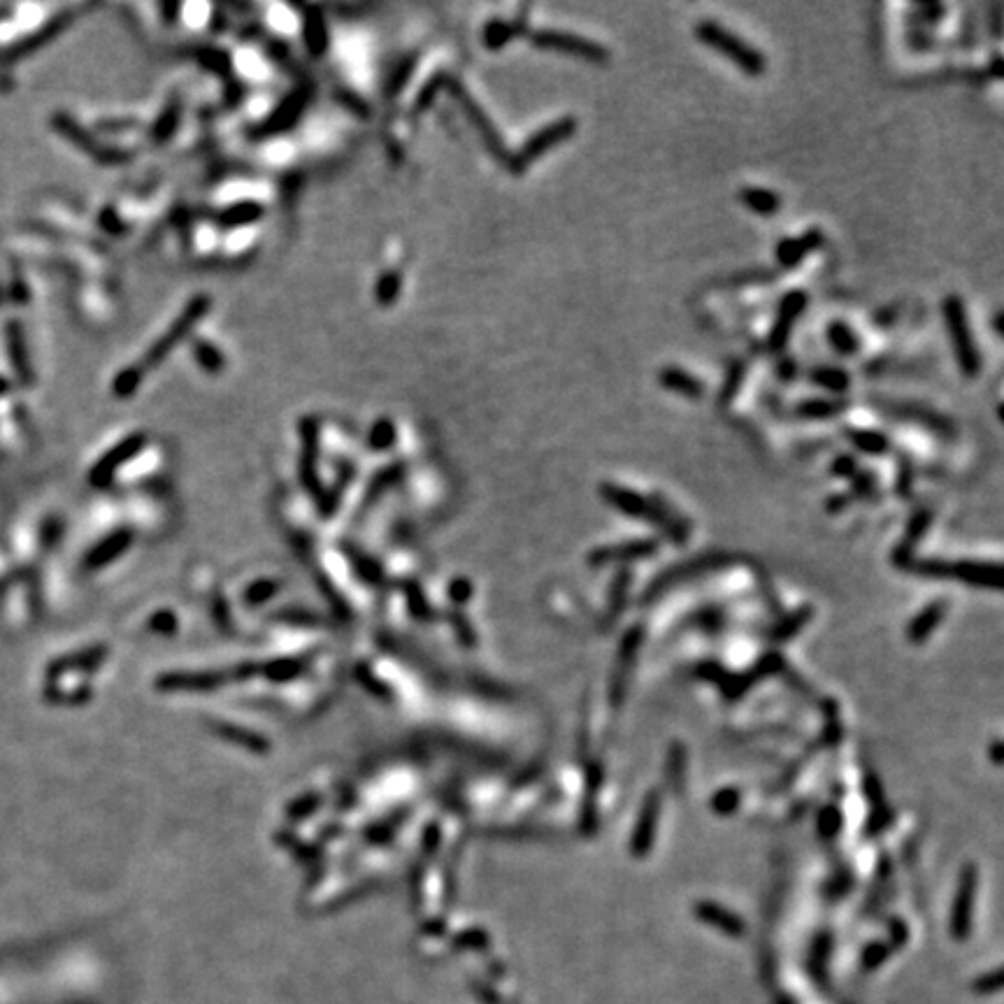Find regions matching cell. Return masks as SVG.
<instances>
[{"instance_id":"obj_1","label":"cell","mask_w":1004,"mask_h":1004,"mask_svg":"<svg viewBox=\"0 0 1004 1004\" xmlns=\"http://www.w3.org/2000/svg\"><path fill=\"white\" fill-rule=\"evenodd\" d=\"M695 38L705 47L721 53L723 59L730 61L732 65H738L748 77H760L767 70V59H765L763 52H758L753 44L739 38L738 33H732L730 28L721 26L719 22L702 19V22L695 24Z\"/></svg>"},{"instance_id":"obj_2","label":"cell","mask_w":1004,"mask_h":1004,"mask_svg":"<svg viewBox=\"0 0 1004 1004\" xmlns=\"http://www.w3.org/2000/svg\"><path fill=\"white\" fill-rule=\"evenodd\" d=\"M941 316H944V326L951 337L953 353H956V363L962 377L974 380L981 372V353L974 343L970 316H967V307L961 295H946L941 300Z\"/></svg>"},{"instance_id":"obj_3","label":"cell","mask_w":1004,"mask_h":1004,"mask_svg":"<svg viewBox=\"0 0 1004 1004\" xmlns=\"http://www.w3.org/2000/svg\"><path fill=\"white\" fill-rule=\"evenodd\" d=\"M577 129H579V121L574 117H570V114L546 123V126H542L540 130H535V133L526 140V145L521 147L512 159H509V166H512V170L516 172V175L518 172H526L530 166H533L535 160L546 156L551 150L563 145V142H567L572 135L577 133Z\"/></svg>"},{"instance_id":"obj_4","label":"cell","mask_w":1004,"mask_h":1004,"mask_svg":"<svg viewBox=\"0 0 1004 1004\" xmlns=\"http://www.w3.org/2000/svg\"><path fill=\"white\" fill-rule=\"evenodd\" d=\"M530 40H533L535 47L546 49V52L570 53V56H574V59H582L586 61V63H594V65H604L609 63V59H612V53H609V49L604 47V44L595 43V40L591 38H584V35H577V33H570V31L542 28V31H535L533 35H530Z\"/></svg>"},{"instance_id":"obj_5","label":"cell","mask_w":1004,"mask_h":1004,"mask_svg":"<svg viewBox=\"0 0 1004 1004\" xmlns=\"http://www.w3.org/2000/svg\"><path fill=\"white\" fill-rule=\"evenodd\" d=\"M806 303H809V295H806V291L802 289L788 291V294L781 298L779 307H777L775 321H772V326H769V335H767L769 352H775V353L784 352L788 340H791L793 326H796V321L800 319L802 312H805Z\"/></svg>"},{"instance_id":"obj_6","label":"cell","mask_w":1004,"mask_h":1004,"mask_svg":"<svg viewBox=\"0 0 1004 1004\" xmlns=\"http://www.w3.org/2000/svg\"><path fill=\"white\" fill-rule=\"evenodd\" d=\"M823 242H825V236H823L821 228H809L797 237H784L775 246V261L784 270H796L809 254L821 249Z\"/></svg>"},{"instance_id":"obj_7","label":"cell","mask_w":1004,"mask_h":1004,"mask_svg":"<svg viewBox=\"0 0 1004 1004\" xmlns=\"http://www.w3.org/2000/svg\"><path fill=\"white\" fill-rule=\"evenodd\" d=\"M600 496L604 497V502L607 505H612L614 509H619V512L628 514V516H640V518H652V509H653V502L652 497H644L640 496V493L631 491V488H623L619 487V484H609V481H604L603 487H600Z\"/></svg>"},{"instance_id":"obj_8","label":"cell","mask_w":1004,"mask_h":1004,"mask_svg":"<svg viewBox=\"0 0 1004 1004\" xmlns=\"http://www.w3.org/2000/svg\"><path fill=\"white\" fill-rule=\"evenodd\" d=\"M658 384L665 391L674 393L686 401H702L705 398V384H702L693 372L679 368V365H665L658 372Z\"/></svg>"},{"instance_id":"obj_9","label":"cell","mask_w":1004,"mask_h":1004,"mask_svg":"<svg viewBox=\"0 0 1004 1004\" xmlns=\"http://www.w3.org/2000/svg\"><path fill=\"white\" fill-rule=\"evenodd\" d=\"M972 907H974V872L967 870L962 874L961 891H958L956 907L951 916V932L956 940H967L972 932Z\"/></svg>"},{"instance_id":"obj_10","label":"cell","mask_w":1004,"mask_h":1004,"mask_svg":"<svg viewBox=\"0 0 1004 1004\" xmlns=\"http://www.w3.org/2000/svg\"><path fill=\"white\" fill-rule=\"evenodd\" d=\"M695 916L728 937H744V932H747V925L738 913H732L730 909H723L721 904L716 903H698L695 904Z\"/></svg>"},{"instance_id":"obj_11","label":"cell","mask_w":1004,"mask_h":1004,"mask_svg":"<svg viewBox=\"0 0 1004 1004\" xmlns=\"http://www.w3.org/2000/svg\"><path fill=\"white\" fill-rule=\"evenodd\" d=\"M738 200L758 217H775L781 209V196L772 188L763 187H742L738 193Z\"/></svg>"},{"instance_id":"obj_12","label":"cell","mask_w":1004,"mask_h":1004,"mask_svg":"<svg viewBox=\"0 0 1004 1004\" xmlns=\"http://www.w3.org/2000/svg\"><path fill=\"white\" fill-rule=\"evenodd\" d=\"M846 439L854 444L855 449L863 451L867 456H883L891 451V439L882 430H874V428H854L846 426L845 430Z\"/></svg>"},{"instance_id":"obj_13","label":"cell","mask_w":1004,"mask_h":1004,"mask_svg":"<svg viewBox=\"0 0 1004 1004\" xmlns=\"http://www.w3.org/2000/svg\"><path fill=\"white\" fill-rule=\"evenodd\" d=\"M658 549V545L653 540H635L628 542V545L619 546H604L591 554V563L595 565H603L607 561H623V558H644V555L653 554Z\"/></svg>"},{"instance_id":"obj_14","label":"cell","mask_w":1004,"mask_h":1004,"mask_svg":"<svg viewBox=\"0 0 1004 1004\" xmlns=\"http://www.w3.org/2000/svg\"><path fill=\"white\" fill-rule=\"evenodd\" d=\"M809 381L818 389L833 393V396H842L851 386L849 372L839 365H816V368L809 370Z\"/></svg>"},{"instance_id":"obj_15","label":"cell","mask_w":1004,"mask_h":1004,"mask_svg":"<svg viewBox=\"0 0 1004 1004\" xmlns=\"http://www.w3.org/2000/svg\"><path fill=\"white\" fill-rule=\"evenodd\" d=\"M846 410V401L842 398H806V401L797 402L796 414L802 419H809V421H823V419H833L837 414Z\"/></svg>"},{"instance_id":"obj_16","label":"cell","mask_w":1004,"mask_h":1004,"mask_svg":"<svg viewBox=\"0 0 1004 1004\" xmlns=\"http://www.w3.org/2000/svg\"><path fill=\"white\" fill-rule=\"evenodd\" d=\"M825 337H828V344L833 347V352H837L839 356H855L860 352L858 333L846 321H830L828 328H825Z\"/></svg>"},{"instance_id":"obj_17","label":"cell","mask_w":1004,"mask_h":1004,"mask_svg":"<svg viewBox=\"0 0 1004 1004\" xmlns=\"http://www.w3.org/2000/svg\"><path fill=\"white\" fill-rule=\"evenodd\" d=\"M891 414L903 419H912V421H923L925 426H930L932 430H940V433H949V428H951V421H946L941 414H935V411L925 410V407L893 405Z\"/></svg>"},{"instance_id":"obj_18","label":"cell","mask_w":1004,"mask_h":1004,"mask_svg":"<svg viewBox=\"0 0 1004 1004\" xmlns=\"http://www.w3.org/2000/svg\"><path fill=\"white\" fill-rule=\"evenodd\" d=\"M941 614H944V604H941V603H935V604H930V607H925L923 612H921V614L912 621V625H909V631H907L909 640L923 642L925 637L932 632V628L940 623Z\"/></svg>"},{"instance_id":"obj_19","label":"cell","mask_w":1004,"mask_h":1004,"mask_svg":"<svg viewBox=\"0 0 1004 1004\" xmlns=\"http://www.w3.org/2000/svg\"><path fill=\"white\" fill-rule=\"evenodd\" d=\"M656 818H658V797L652 796L644 805V812H642V821L637 825L635 833V851L637 854H644L647 846L653 842V830H656Z\"/></svg>"},{"instance_id":"obj_20","label":"cell","mask_w":1004,"mask_h":1004,"mask_svg":"<svg viewBox=\"0 0 1004 1004\" xmlns=\"http://www.w3.org/2000/svg\"><path fill=\"white\" fill-rule=\"evenodd\" d=\"M744 380H747V363L744 361H732L726 377H723L721 389H719V405H728V402L735 401Z\"/></svg>"},{"instance_id":"obj_21","label":"cell","mask_w":1004,"mask_h":1004,"mask_svg":"<svg viewBox=\"0 0 1004 1004\" xmlns=\"http://www.w3.org/2000/svg\"><path fill=\"white\" fill-rule=\"evenodd\" d=\"M521 28L526 26H512V24L502 22V19H496V22L488 24L487 31H484V43H487L488 49H500L505 47V44H507L509 40L521 31Z\"/></svg>"},{"instance_id":"obj_22","label":"cell","mask_w":1004,"mask_h":1004,"mask_svg":"<svg viewBox=\"0 0 1004 1004\" xmlns=\"http://www.w3.org/2000/svg\"><path fill=\"white\" fill-rule=\"evenodd\" d=\"M777 275L767 267H753V270H744V273L732 275L730 286H753V284H769L775 282Z\"/></svg>"},{"instance_id":"obj_23","label":"cell","mask_w":1004,"mask_h":1004,"mask_svg":"<svg viewBox=\"0 0 1004 1004\" xmlns=\"http://www.w3.org/2000/svg\"><path fill=\"white\" fill-rule=\"evenodd\" d=\"M946 5L941 3H925V5L913 7V19L923 26H937L944 19Z\"/></svg>"},{"instance_id":"obj_24","label":"cell","mask_w":1004,"mask_h":1004,"mask_svg":"<svg viewBox=\"0 0 1004 1004\" xmlns=\"http://www.w3.org/2000/svg\"><path fill=\"white\" fill-rule=\"evenodd\" d=\"M974 993L977 995H993L998 993L999 989H1002V970L999 967H995V970H990V972L981 974V977L974 981Z\"/></svg>"},{"instance_id":"obj_25","label":"cell","mask_w":1004,"mask_h":1004,"mask_svg":"<svg viewBox=\"0 0 1004 1004\" xmlns=\"http://www.w3.org/2000/svg\"><path fill=\"white\" fill-rule=\"evenodd\" d=\"M891 953H893L891 944H870L865 951H863V967H865V970H876L882 962L888 961Z\"/></svg>"},{"instance_id":"obj_26","label":"cell","mask_w":1004,"mask_h":1004,"mask_svg":"<svg viewBox=\"0 0 1004 1004\" xmlns=\"http://www.w3.org/2000/svg\"><path fill=\"white\" fill-rule=\"evenodd\" d=\"M739 805V793L738 791H732V788H726V791L721 793H716L714 797V809L719 814H730L735 806Z\"/></svg>"},{"instance_id":"obj_27","label":"cell","mask_w":1004,"mask_h":1004,"mask_svg":"<svg viewBox=\"0 0 1004 1004\" xmlns=\"http://www.w3.org/2000/svg\"><path fill=\"white\" fill-rule=\"evenodd\" d=\"M830 472L837 477H854L855 472H858V463H855L854 456L845 454V456H837V459L833 460V468H830Z\"/></svg>"},{"instance_id":"obj_28","label":"cell","mask_w":1004,"mask_h":1004,"mask_svg":"<svg viewBox=\"0 0 1004 1004\" xmlns=\"http://www.w3.org/2000/svg\"><path fill=\"white\" fill-rule=\"evenodd\" d=\"M990 77L993 80H1002V53L995 52L993 59H990Z\"/></svg>"},{"instance_id":"obj_29","label":"cell","mask_w":1004,"mask_h":1004,"mask_svg":"<svg viewBox=\"0 0 1004 1004\" xmlns=\"http://www.w3.org/2000/svg\"><path fill=\"white\" fill-rule=\"evenodd\" d=\"M1002 319H1004V316H1002V312H999V310H998V312H995V319H993V323H995V335H998V337H1004V331H1002Z\"/></svg>"},{"instance_id":"obj_30","label":"cell","mask_w":1004,"mask_h":1004,"mask_svg":"<svg viewBox=\"0 0 1004 1004\" xmlns=\"http://www.w3.org/2000/svg\"><path fill=\"white\" fill-rule=\"evenodd\" d=\"M999 748H1002V744L995 742V747H993V758H995V763H999V760H1002V756H999Z\"/></svg>"}]
</instances>
